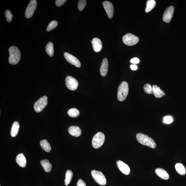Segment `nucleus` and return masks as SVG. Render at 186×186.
I'll list each match as a JSON object with an SVG mask.
<instances>
[{"instance_id": "f257e3e1", "label": "nucleus", "mask_w": 186, "mask_h": 186, "mask_svg": "<svg viewBox=\"0 0 186 186\" xmlns=\"http://www.w3.org/2000/svg\"><path fill=\"white\" fill-rule=\"evenodd\" d=\"M137 140L141 144L154 149L156 148V144L153 140L146 134L138 133L136 134Z\"/></svg>"}, {"instance_id": "f03ea898", "label": "nucleus", "mask_w": 186, "mask_h": 186, "mask_svg": "<svg viewBox=\"0 0 186 186\" xmlns=\"http://www.w3.org/2000/svg\"><path fill=\"white\" fill-rule=\"evenodd\" d=\"M10 56L9 58V62L10 64H16L19 62L21 58L20 50L16 47L13 46L9 49Z\"/></svg>"}, {"instance_id": "7ed1b4c3", "label": "nucleus", "mask_w": 186, "mask_h": 186, "mask_svg": "<svg viewBox=\"0 0 186 186\" xmlns=\"http://www.w3.org/2000/svg\"><path fill=\"white\" fill-rule=\"evenodd\" d=\"M129 85L127 82L123 81L119 85L117 91V98L119 100L122 101L127 98L129 92Z\"/></svg>"}, {"instance_id": "20e7f679", "label": "nucleus", "mask_w": 186, "mask_h": 186, "mask_svg": "<svg viewBox=\"0 0 186 186\" xmlns=\"http://www.w3.org/2000/svg\"><path fill=\"white\" fill-rule=\"evenodd\" d=\"M105 136L101 132H98L94 135L92 138V144L94 148L98 149L102 146L105 140Z\"/></svg>"}, {"instance_id": "39448f33", "label": "nucleus", "mask_w": 186, "mask_h": 186, "mask_svg": "<svg viewBox=\"0 0 186 186\" xmlns=\"http://www.w3.org/2000/svg\"><path fill=\"white\" fill-rule=\"evenodd\" d=\"M92 175L93 178L96 183L101 185H105L107 183L106 177L102 172L93 170L92 171Z\"/></svg>"}, {"instance_id": "423d86ee", "label": "nucleus", "mask_w": 186, "mask_h": 186, "mask_svg": "<svg viewBox=\"0 0 186 186\" xmlns=\"http://www.w3.org/2000/svg\"><path fill=\"white\" fill-rule=\"evenodd\" d=\"M139 40L138 37L129 33L125 35L122 38L124 43L129 46H132L136 44L139 41Z\"/></svg>"}, {"instance_id": "0eeeda50", "label": "nucleus", "mask_w": 186, "mask_h": 186, "mask_svg": "<svg viewBox=\"0 0 186 186\" xmlns=\"http://www.w3.org/2000/svg\"><path fill=\"white\" fill-rule=\"evenodd\" d=\"M48 98L46 96H44L40 98L35 103L34 109L37 112H40L43 110L48 104Z\"/></svg>"}, {"instance_id": "6e6552de", "label": "nucleus", "mask_w": 186, "mask_h": 186, "mask_svg": "<svg viewBox=\"0 0 186 186\" xmlns=\"http://www.w3.org/2000/svg\"><path fill=\"white\" fill-rule=\"evenodd\" d=\"M37 6V2L36 0H31L26 8L25 16L26 18H30L33 16Z\"/></svg>"}, {"instance_id": "1a4fd4ad", "label": "nucleus", "mask_w": 186, "mask_h": 186, "mask_svg": "<svg viewBox=\"0 0 186 186\" xmlns=\"http://www.w3.org/2000/svg\"><path fill=\"white\" fill-rule=\"evenodd\" d=\"M66 83L67 88L72 91L76 90L79 85L78 82L76 79L71 76L66 77Z\"/></svg>"}, {"instance_id": "9d476101", "label": "nucleus", "mask_w": 186, "mask_h": 186, "mask_svg": "<svg viewBox=\"0 0 186 186\" xmlns=\"http://www.w3.org/2000/svg\"><path fill=\"white\" fill-rule=\"evenodd\" d=\"M64 56L65 58L68 62L75 66L77 67H80L81 66V63L76 57L67 52L64 53Z\"/></svg>"}, {"instance_id": "9b49d317", "label": "nucleus", "mask_w": 186, "mask_h": 186, "mask_svg": "<svg viewBox=\"0 0 186 186\" xmlns=\"http://www.w3.org/2000/svg\"><path fill=\"white\" fill-rule=\"evenodd\" d=\"M174 10V8L173 6H170L166 9L163 17L164 22L166 23L170 22L172 18Z\"/></svg>"}, {"instance_id": "f8f14e48", "label": "nucleus", "mask_w": 186, "mask_h": 186, "mask_svg": "<svg viewBox=\"0 0 186 186\" xmlns=\"http://www.w3.org/2000/svg\"><path fill=\"white\" fill-rule=\"evenodd\" d=\"M103 4L108 18L110 19L112 18L113 16L114 13V7L113 5L109 1L103 2Z\"/></svg>"}, {"instance_id": "ddd939ff", "label": "nucleus", "mask_w": 186, "mask_h": 186, "mask_svg": "<svg viewBox=\"0 0 186 186\" xmlns=\"http://www.w3.org/2000/svg\"><path fill=\"white\" fill-rule=\"evenodd\" d=\"M117 165L119 170L124 174L127 175L130 173V170L129 166L123 161L120 160L117 161Z\"/></svg>"}, {"instance_id": "4468645a", "label": "nucleus", "mask_w": 186, "mask_h": 186, "mask_svg": "<svg viewBox=\"0 0 186 186\" xmlns=\"http://www.w3.org/2000/svg\"><path fill=\"white\" fill-rule=\"evenodd\" d=\"M93 50L95 52H99L102 48V43L101 40L98 38H94L92 41Z\"/></svg>"}, {"instance_id": "2eb2a0df", "label": "nucleus", "mask_w": 186, "mask_h": 186, "mask_svg": "<svg viewBox=\"0 0 186 186\" xmlns=\"http://www.w3.org/2000/svg\"><path fill=\"white\" fill-rule=\"evenodd\" d=\"M108 69V61L106 58L103 59L100 68V73L102 76H106L107 74Z\"/></svg>"}, {"instance_id": "dca6fc26", "label": "nucleus", "mask_w": 186, "mask_h": 186, "mask_svg": "<svg viewBox=\"0 0 186 186\" xmlns=\"http://www.w3.org/2000/svg\"><path fill=\"white\" fill-rule=\"evenodd\" d=\"M69 134L73 136L78 137L81 134V130L80 128L77 126H71L68 129Z\"/></svg>"}, {"instance_id": "f3484780", "label": "nucleus", "mask_w": 186, "mask_h": 186, "mask_svg": "<svg viewBox=\"0 0 186 186\" xmlns=\"http://www.w3.org/2000/svg\"><path fill=\"white\" fill-rule=\"evenodd\" d=\"M155 172L160 178L165 180H167L169 178L168 174L165 170L161 168H157L155 170Z\"/></svg>"}, {"instance_id": "a211bd4d", "label": "nucleus", "mask_w": 186, "mask_h": 186, "mask_svg": "<svg viewBox=\"0 0 186 186\" xmlns=\"http://www.w3.org/2000/svg\"><path fill=\"white\" fill-rule=\"evenodd\" d=\"M153 94L157 98H161L165 95L166 94L157 85H153L152 86Z\"/></svg>"}, {"instance_id": "6ab92c4d", "label": "nucleus", "mask_w": 186, "mask_h": 186, "mask_svg": "<svg viewBox=\"0 0 186 186\" xmlns=\"http://www.w3.org/2000/svg\"><path fill=\"white\" fill-rule=\"evenodd\" d=\"M16 161L17 164L21 167L24 168L26 165V159L25 156L22 153L18 154L16 157Z\"/></svg>"}, {"instance_id": "aec40b11", "label": "nucleus", "mask_w": 186, "mask_h": 186, "mask_svg": "<svg viewBox=\"0 0 186 186\" xmlns=\"http://www.w3.org/2000/svg\"><path fill=\"white\" fill-rule=\"evenodd\" d=\"M40 164L44 168L45 171L47 172H49L52 169V164H50L48 160L45 159L42 160L40 162Z\"/></svg>"}, {"instance_id": "412c9836", "label": "nucleus", "mask_w": 186, "mask_h": 186, "mask_svg": "<svg viewBox=\"0 0 186 186\" xmlns=\"http://www.w3.org/2000/svg\"><path fill=\"white\" fill-rule=\"evenodd\" d=\"M20 125L17 122H14L12 125L10 134L12 137H15L18 133Z\"/></svg>"}, {"instance_id": "4be33fe9", "label": "nucleus", "mask_w": 186, "mask_h": 186, "mask_svg": "<svg viewBox=\"0 0 186 186\" xmlns=\"http://www.w3.org/2000/svg\"><path fill=\"white\" fill-rule=\"evenodd\" d=\"M40 145L44 150L47 152H50L51 150V146L46 140H41L40 142Z\"/></svg>"}, {"instance_id": "5701e85b", "label": "nucleus", "mask_w": 186, "mask_h": 186, "mask_svg": "<svg viewBox=\"0 0 186 186\" xmlns=\"http://www.w3.org/2000/svg\"><path fill=\"white\" fill-rule=\"evenodd\" d=\"M175 168L179 174L185 175L186 173V170L185 166L181 163H177L175 165Z\"/></svg>"}, {"instance_id": "b1692460", "label": "nucleus", "mask_w": 186, "mask_h": 186, "mask_svg": "<svg viewBox=\"0 0 186 186\" xmlns=\"http://www.w3.org/2000/svg\"><path fill=\"white\" fill-rule=\"evenodd\" d=\"M156 3V1L154 0H148L147 1L145 9V12L149 13L155 7Z\"/></svg>"}, {"instance_id": "393cba45", "label": "nucleus", "mask_w": 186, "mask_h": 186, "mask_svg": "<svg viewBox=\"0 0 186 186\" xmlns=\"http://www.w3.org/2000/svg\"><path fill=\"white\" fill-rule=\"evenodd\" d=\"M45 51L50 57H53L54 52V48L53 44L52 42H49L47 43L45 48Z\"/></svg>"}, {"instance_id": "a878e982", "label": "nucleus", "mask_w": 186, "mask_h": 186, "mask_svg": "<svg viewBox=\"0 0 186 186\" xmlns=\"http://www.w3.org/2000/svg\"><path fill=\"white\" fill-rule=\"evenodd\" d=\"M73 176V172L70 170L67 171L66 174V178L64 180V184L66 185H68L71 183L72 179Z\"/></svg>"}, {"instance_id": "bb28decb", "label": "nucleus", "mask_w": 186, "mask_h": 186, "mask_svg": "<svg viewBox=\"0 0 186 186\" xmlns=\"http://www.w3.org/2000/svg\"><path fill=\"white\" fill-rule=\"evenodd\" d=\"M68 114L69 116L75 118L78 116L79 115L80 112L77 109L73 108L68 110Z\"/></svg>"}, {"instance_id": "cd10ccee", "label": "nucleus", "mask_w": 186, "mask_h": 186, "mask_svg": "<svg viewBox=\"0 0 186 186\" xmlns=\"http://www.w3.org/2000/svg\"><path fill=\"white\" fill-rule=\"evenodd\" d=\"M58 22L55 20L52 21L48 24L47 28V31H51L53 30L58 25Z\"/></svg>"}, {"instance_id": "c85d7f7f", "label": "nucleus", "mask_w": 186, "mask_h": 186, "mask_svg": "<svg viewBox=\"0 0 186 186\" xmlns=\"http://www.w3.org/2000/svg\"><path fill=\"white\" fill-rule=\"evenodd\" d=\"M87 4V1L86 0H80L78 2V8L79 10L81 11L85 8Z\"/></svg>"}, {"instance_id": "c756f323", "label": "nucleus", "mask_w": 186, "mask_h": 186, "mask_svg": "<svg viewBox=\"0 0 186 186\" xmlns=\"http://www.w3.org/2000/svg\"><path fill=\"white\" fill-rule=\"evenodd\" d=\"M5 14L7 22H11L13 15H12L11 11L10 10H7L5 12Z\"/></svg>"}, {"instance_id": "7c9ffc66", "label": "nucleus", "mask_w": 186, "mask_h": 186, "mask_svg": "<svg viewBox=\"0 0 186 186\" xmlns=\"http://www.w3.org/2000/svg\"><path fill=\"white\" fill-rule=\"evenodd\" d=\"M144 90L147 94H153L152 87L150 84H147L144 86Z\"/></svg>"}, {"instance_id": "2f4dec72", "label": "nucleus", "mask_w": 186, "mask_h": 186, "mask_svg": "<svg viewBox=\"0 0 186 186\" xmlns=\"http://www.w3.org/2000/svg\"><path fill=\"white\" fill-rule=\"evenodd\" d=\"M173 119L171 117L166 116L164 117L163 122L166 124H170L173 122Z\"/></svg>"}, {"instance_id": "473e14b6", "label": "nucleus", "mask_w": 186, "mask_h": 186, "mask_svg": "<svg viewBox=\"0 0 186 186\" xmlns=\"http://www.w3.org/2000/svg\"><path fill=\"white\" fill-rule=\"evenodd\" d=\"M66 1V0H56V5L58 7H60L64 5Z\"/></svg>"}, {"instance_id": "72a5a7b5", "label": "nucleus", "mask_w": 186, "mask_h": 186, "mask_svg": "<svg viewBox=\"0 0 186 186\" xmlns=\"http://www.w3.org/2000/svg\"><path fill=\"white\" fill-rule=\"evenodd\" d=\"M130 62L133 64H138L140 62V60L138 58H134L131 59Z\"/></svg>"}, {"instance_id": "f704fd0d", "label": "nucleus", "mask_w": 186, "mask_h": 186, "mask_svg": "<svg viewBox=\"0 0 186 186\" xmlns=\"http://www.w3.org/2000/svg\"><path fill=\"white\" fill-rule=\"evenodd\" d=\"M77 185V186H86L85 182L81 179L78 181Z\"/></svg>"}, {"instance_id": "c9c22d12", "label": "nucleus", "mask_w": 186, "mask_h": 186, "mask_svg": "<svg viewBox=\"0 0 186 186\" xmlns=\"http://www.w3.org/2000/svg\"><path fill=\"white\" fill-rule=\"evenodd\" d=\"M131 69L133 71H136L138 69V67L136 64H132L130 66Z\"/></svg>"}, {"instance_id": "e433bc0d", "label": "nucleus", "mask_w": 186, "mask_h": 186, "mask_svg": "<svg viewBox=\"0 0 186 186\" xmlns=\"http://www.w3.org/2000/svg\"></svg>"}]
</instances>
